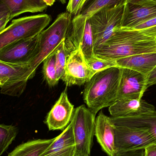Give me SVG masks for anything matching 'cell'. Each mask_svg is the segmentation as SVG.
Masks as SVG:
<instances>
[{
    "instance_id": "cell-1",
    "label": "cell",
    "mask_w": 156,
    "mask_h": 156,
    "mask_svg": "<svg viewBox=\"0 0 156 156\" xmlns=\"http://www.w3.org/2000/svg\"><path fill=\"white\" fill-rule=\"evenodd\" d=\"M154 52H156V39L138 30L122 28L115 30L108 40L94 49L97 57L112 61Z\"/></svg>"
},
{
    "instance_id": "cell-2",
    "label": "cell",
    "mask_w": 156,
    "mask_h": 156,
    "mask_svg": "<svg viewBox=\"0 0 156 156\" xmlns=\"http://www.w3.org/2000/svg\"><path fill=\"white\" fill-rule=\"evenodd\" d=\"M120 78V68L114 67L97 72L86 83L83 100L94 116L100 110L117 101Z\"/></svg>"
},
{
    "instance_id": "cell-3",
    "label": "cell",
    "mask_w": 156,
    "mask_h": 156,
    "mask_svg": "<svg viewBox=\"0 0 156 156\" xmlns=\"http://www.w3.org/2000/svg\"><path fill=\"white\" fill-rule=\"evenodd\" d=\"M72 16L68 12L60 14L51 26L39 34L36 51L29 64L34 73H36L38 66L61 42L66 40L71 26Z\"/></svg>"
},
{
    "instance_id": "cell-4",
    "label": "cell",
    "mask_w": 156,
    "mask_h": 156,
    "mask_svg": "<svg viewBox=\"0 0 156 156\" xmlns=\"http://www.w3.org/2000/svg\"><path fill=\"white\" fill-rule=\"evenodd\" d=\"M52 20L46 14L24 16L12 21L0 34V50L22 39L31 38L44 30Z\"/></svg>"
},
{
    "instance_id": "cell-5",
    "label": "cell",
    "mask_w": 156,
    "mask_h": 156,
    "mask_svg": "<svg viewBox=\"0 0 156 156\" xmlns=\"http://www.w3.org/2000/svg\"><path fill=\"white\" fill-rule=\"evenodd\" d=\"M124 5V0H121L115 5L101 9L90 17L94 49L108 40L115 30L121 28Z\"/></svg>"
},
{
    "instance_id": "cell-6",
    "label": "cell",
    "mask_w": 156,
    "mask_h": 156,
    "mask_svg": "<svg viewBox=\"0 0 156 156\" xmlns=\"http://www.w3.org/2000/svg\"><path fill=\"white\" fill-rule=\"evenodd\" d=\"M76 156H90L95 130V116L84 105L74 110L72 116Z\"/></svg>"
},
{
    "instance_id": "cell-7",
    "label": "cell",
    "mask_w": 156,
    "mask_h": 156,
    "mask_svg": "<svg viewBox=\"0 0 156 156\" xmlns=\"http://www.w3.org/2000/svg\"><path fill=\"white\" fill-rule=\"evenodd\" d=\"M35 75L29 65L10 64L0 60L1 93L19 97L24 91L27 81Z\"/></svg>"
},
{
    "instance_id": "cell-8",
    "label": "cell",
    "mask_w": 156,
    "mask_h": 156,
    "mask_svg": "<svg viewBox=\"0 0 156 156\" xmlns=\"http://www.w3.org/2000/svg\"><path fill=\"white\" fill-rule=\"evenodd\" d=\"M114 125L115 146L118 154L145 149L152 144H156L146 131L122 125L114 124Z\"/></svg>"
},
{
    "instance_id": "cell-9",
    "label": "cell",
    "mask_w": 156,
    "mask_h": 156,
    "mask_svg": "<svg viewBox=\"0 0 156 156\" xmlns=\"http://www.w3.org/2000/svg\"><path fill=\"white\" fill-rule=\"evenodd\" d=\"M94 74L86 62L80 47L67 55L63 80L67 86L83 85L88 82Z\"/></svg>"
},
{
    "instance_id": "cell-10",
    "label": "cell",
    "mask_w": 156,
    "mask_h": 156,
    "mask_svg": "<svg viewBox=\"0 0 156 156\" xmlns=\"http://www.w3.org/2000/svg\"><path fill=\"white\" fill-rule=\"evenodd\" d=\"M39 34L10 44L0 50V60L17 65H29L37 48Z\"/></svg>"
},
{
    "instance_id": "cell-11",
    "label": "cell",
    "mask_w": 156,
    "mask_h": 156,
    "mask_svg": "<svg viewBox=\"0 0 156 156\" xmlns=\"http://www.w3.org/2000/svg\"><path fill=\"white\" fill-rule=\"evenodd\" d=\"M156 17V3L149 0H128L125 3L121 28L132 29Z\"/></svg>"
},
{
    "instance_id": "cell-12",
    "label": "cell",
    "mask_w": 156,
    "mask_h": 156,
    "mask_svg": "<svg viewBox=\"0 0 156 156\" xmlns=\"http://www.w3.org/2000/svg\"><path fill=\"white\" fill-rule=\"evenodd\" d=\"M121 69V78L117 100L120 99H142L147 89L146 77L134 70L126 68Z\"/></svg>"
},
{
    "instance_id": "cell-13",
    "label": "cell",
    "mask_w": 156,
    "mask_h": 156,
    "mask_svg": "<svg viewBox=\"0 0 156 156\" xmlns=\"http://www.w3.org/2000/svg\"><path fill=\"white\" fill-rule=\"evenodd\" d=\"M74 106L69 101L66 88L47 116L45 123L50 131L66 129L72 120Z\"/></svg>"
},
{
    "instance_id": "cell-14",
    "label": "cell",
    "mask_w": 156,
    "mask_h": 156,
    "mask_svg": "<svg viewBox=\"0 0 156 156\" xmlns=\"http://www.w3.org/2000/svg\"><path fill=\"white\" fill-rule=\"evenodd\" d=\"M94 136L102 150L108 156L118 154L115 144V126L111 117L102 112L95 119Z\"/></svg>"
},
{
    "instance_id": "cell-15",
    "label": "cell",
    "mask_w": 156,
    "mask_h": 156,
    "mask_svg": "<svg viewBox=\"0 0 156 156\" xmlns=\"http://www.w3.org/2000/svg\"><path fill=\"white\" fill-rule=\"evenodd\" d=\"M155 110L154 105L142 99H120L109 107V112L114 117L140 116Z\"/></svg>"
},
{
    "instance_id": "cell-16",
    "label": "cell",
    "mask_w": 156,
    "mask_h": 156,
    "mask_svg": "<svg viewBox=\"0 0 156 156\" xmlns=\"http://www.w3.org/2000/svg\"><path fill=\"white\" fill-rule=\"evenodd\" d=\"M40 156H76L72 121Z\"/></svg>"
},
{
    "instance_id": "cell-17",
    "label": "cell",
    "mask_w": 156,
    "mask_h": 156,
    "mask_svg": "<svg viewBox=\"0 0 156 156\" xmlns=\"http://www.w3.org/2000/svg\"><path fill=\"white\" fill-rule=\"evenodd\" d=\"M117 67L136 71L147 77L156 67V52L140 54L115 61Z\"/></svg>"
},
{
    "instance_id": "cell-18",
    "label": "cell",
    "mask_w": 156,
    "mask_h": 156,
    "mask_svg": "<svg viewBox=\"0 0 156 156\" xmlns=\"http://www.w3.org/2000/svg\"><path fill=\"white\" fill-rule=\"evenodd\" d=\"M113 122L146 131L156 142V111L140 116L111 117Z\"/></svg>"
},
{
    "instance_id": "cell-19",
    "label": "cell",
    "mask_w": 156,
    "mask_h": 156,
    "mask_svg": "<svg viewBox=\"0 0 156 156\" xmlns=\"http://www.w3.org/2000/svg\"><path fill=\"white\" fill-rule=\"evenodd\" d=\"M9 10L10 20L26 12L37 13L46 10L48 5L43 0H1Z\"/></svg>"
},
{
    "instance_id": "cell-20",
    "label": "cell",
    "mask_w": 156,
    "mask_h": 156,
    "mask_svg": "<svg viewBox=\"0 0 156 156\" xmlns=\"http://www.w3.org/2000/svg\"><path fill=\"white\" fill-rule=\"evenodd\" d=\"M55 139H39L27 141L16 147L7 156H40Z\"/></svg>"
},
{
    "instance_id": "cell-21",
    "label": "cell",
    "mask_w": 156,
    "mask_h": 156,
    "mask_svg": "<svg viewBox=\"0 0 156 156\" xmlns=\"http://www.w3.org/2000/svg\"><path fill=\"white\" fill-rule=\"evenodd\" d=\"M43 72L44 77L48 85L54 86L59 80L57 76L55 66V50L43 61Z\"/></svg>"
},
{
    "instance_id": "cell-22",
    "label": "cell",
    "mask_w": 156,
    "mask_h": 156,
    "mask_svg": "<svg viewBox=\"0 0 156 156\" xmlns=\"http://www.w3.org/2000/svg\"><path fill=\"white\" fill-rule=\"evenodd\" d=\"M18 133V128L16 126L0 124V156L15 140Z\"/></svg>"
},
{
    "instance_id": "cell-23",
    "label": "cell",
    "mask_w": 156,
    "mask_h": 156,
    "mask_svg": "<svg viewBox=\"0 0 156 156\" xmlns=\"http://www.w3.org/2000/svg\"><path fill=\"white\" fill-rule=\"evenodd\" d=\"M65 40L55 49V66L58 80H63L66 73L67 54L65 50Z\"/></svg>"
},
{
    "instance_id": "cell-24",
    "label": "cell",
    "mask_w": 156,
    "mask_h": 156,
    "mask_svg": "<svg viewBox=\"0 0 156 156\" xmlns=\"http://www.w3.org/2000/svg\"><path fill=\"white\" fill-rule=\"evenodd\" d=\"M121 0H93L80 13L90 18L95 13L106 7L115 5Z\"/></svg>"
},
{
    "instance_id": "cell-25",
    "label": "cell",
    "mask_w": 156,
    "mask_h": 156,
    "mask_svg": "<svg viewBox=\"0 0 156 156\" xmlns=\"http://www.w3.org/2000/svg\"><path fill=\"white\" fill-rule=\"evenodd\" d=\"M87 62L94 74L110 68L117 67L115 61L102 59L95 55Z\"/></svg>"
},
{
    "instance_id": "cell-26",
    "label": "cell",
    "mask_w": 156,
    "mask_h": 156,
    "mask_svg": "<svg viewBox=\"0 0 156 156\" xmlns=\"http://www.w3.org/2000/svg\"><path fill=\"white\" fill-rule=\"evenodd\" d=\"M130 29L138 30L145 35L156 39V17Z\"/></svg>"
},
{
    "instance_id": "cell-27",
    "label": "cell",
    "mask_w": 156,
    "mask_h": 156,
    "mask_svg": "<svg viewBox=\"0 0 156 156\" xmlns=\"http://www.w3.org/2000/svg\"><path fill=\"white\" fill-rule=\"evenodd\" d=\"M87 0H69L67 5V12L75 16L80 14Z\"/></svg>"
},
{
    "instance_id": "cell-28",
    "label": "cell",
    "mask_w": 156,
    "mask_h": 156,
    "mask_svg": "<svg viewBox=\"0 0 156 156\" xmlns=\"http://www.w3.org/2000/svg\"><path fill=\"white\" fill-rule=\"evenodd\" d=\"M155 84H156V67L146 78V84L147 88Z\"/></svg>"
},
{
    "instance_id": "cell-29",
    "label": "cell",
    "mask_w": 156,
    "mask_h": 156,
    "mask_svg": "<svg viewBox=\"0 0 156 156\" xmlns=\"http://www.w3.org/2000/svg\"><path fill=\"white\" fill-rule=\"evenodd\" d=\"M144 149L119 153L116 156H144Z\"/></svg>"
},
{
    "instance_id": "cell-30",
    "label": "cell",
    "mask_w": 156,
    "mask_h": 156,
    "mask_svg": "<svg viewBox=\"0 0 156 156\" xmlns=\"http://www.w3.org/2000/svg\"><path fill=\"white\" fill-rule=\"evenodd\" d=\"M144 156H156V144L148 146L144 149Z\"/></svg>"
},
{
    "instance_id": "cell-31",
    "label": "cell",
    "mask_w": 156,
    "mask_h": 156,
    "mask_svg": "<svg viewBox=\"0 0 156 156\" xmlns=\"http://www.w3.org/2000/svg\"><path fill=\"white\" fill-rule=\"evenodd\" d=\"M7 16H9V9L5 4L0 0V19Z\"/></svg>"
},
{
    "instance_id": "cell-32",
    "label": "cell",
    "mask_w": 156,
    "mask_h": 156,
    "mask_svg": "<svg viewBox=\"0 0 156 156\" xmlns=\"http://www.w3.org/2000/svg\"><path fill=\"white\" fill-rule=\"evenodd\" d=\"M10 21L9 16H4L0 19V34L5 29L6 26Z\"/></svg>"
},
{
    "instance_id": "cell-33",
    "label": "cell",
    "mask_w": 156,
    "mask_h": 156,
    "mask_svg": "<svg viewBox=\"0 0 156 156\" xmlns=\"http://www.w3.org/2000/svg\"><path fill=\"white\" fill-rule=\"evenodd\" d=\"M44 2L48 5V6H52L55 3L56 0H43Z\"/></svg>"
},
{
    "instance_id": "cell-34",
    "label": "cell",
    "mask_w": 156,
    "mask_h": 156,
    "mask_svg": "<svg viewBox=\"0 0 156 156\" xmlns=\"http://www.w3.org/2000/svg\"><path fill=\"white\" fill-rule=\"evenodd\" d=\"M62 4H65L66 3L67 0H58Z\"/></svg>"
},
{
    "instance_id": "cell-35",
    "label": "cell",
    "mask_w": 156,
    "mask_h": 156,
    "mask_svg": "<svg viewBox=\"0 0 156 156\" xmlns=\"http://www.w3.org/2000/svg\"><path fill=\"white\" fill-rule=\"evenodd\" d=\"M149 1H151V2H154L156 3V0H149Z\"/></svg>"
},
{
    "instance_id": "cell-36",
    "label": "cell",
    "mask_w": 156,
    "mask_h": 156,
    "mask_svg": "<svg viewBox=\"0 0 156 156\" xmlns=\"http://www.w3.org/2000/svg\"><path fill=\"white\" fill-rule=\"evenodd\" d=\"M125 1V3H126L127 2H128V0H124Z\"/></svg>"
},
{
    "instance_id": "cell-37",
    "label": "cell",
    "mask_w": 156,
    "mask_h": 156,
    "mask_svg": "<svg viewBox=\"0 0 156 156\" xmlns=\"http://www.w3.org/2000/svg\"><path fill=\"white\" fill-rule=\"evenodd\" d=\"M89 1H90V0H87V1H86V3L87 2H89Z\"/></svg>"
},
{
    "instance_id": "cell-38",
    "label": "cell",
    "mask_w": 156,
    "mask_h": 156,
    "mask_svg": "<svg viewBox=\"0 0 156 156\" xmlns=\"http://www.w3.org/2000/svg\"><path fill=\"white\" fill-rule=\"evenodd\" d=\"M86 156V155H84V156Z\"/></svg>"
}]
</instances>
